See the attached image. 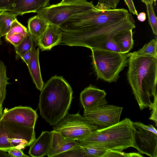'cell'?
I'll use <instances>...</instances> for the list:
<instances>
[{
  "instance_id": "6da1fadb",
  "label": "cell",
  "mask_w": 157,
  "mask_h": 157,
  "mask_svg": "<svg viewBox=\"0 0 157 157\" xmlns=\"http://www.w3.org/2000/svg\"><path fill=\"white\" fill-rule=\"evenodd\" d=\"M59 27L62 31L61 43L63 44L104 49L108 42L136 26L126 9H112L98 3L93 8L69 17Z\"/></svg>"
},
{
  "instance_id": "7a4b0ae2",
  "label": "cell",
  "mask_w": 157,
  "mask_h": 157,
  "mask_svg": "<svg viewBox=\"0 0 157 157\" xmlns=\"http://www.w3.org/2000/svg\"><path fill=\"white\" fill-rule=\"evenodd\" d=\"M127 55L128 80L142 110L149 107L152 103L151 98L157 93V58L136 51Z\"/></svg>"
},
{
  "instance_id": "3957f363",
  "label": "cell",
  "mask_w": 157,
  "mask_h": 157,
  "mask_svg": "<svg viewBox=\"0 0 157 157\" xmlns=\"http://www.w3.org/2000/svg\"><path fill=\"white\" fill-rule=\"evenodd\" d=\"M40 91L38 104L40 114L50 125L55 126L68 113L72 99V88L62 77L55 75Z\"/></svg>"
},
{
  "instance_id": "277c9868",
  "label": "cell",
  "mask_w": 157,
  "mask_h": 157,
  "mask_svg": "<svg viewBox=\"0 0 157 157\" xmlns=\"http://www.w3.org/2000/svg\"><path fill=\"white\" fill-rule=\"evenodd\" d=\"M133 122L126 118L106 128L97 129L78 141L107 150L123 151L134 147Z\"/></svg>"
},
{
  "instance_id": "5b68a950",
  "label": "cell",
  "mask_w": 157,
  "mask_h": 157,
  "mask_svg": "<svg viewBox=\"0 0 157 157\" xmlns=\"http://www.w3.org/2000/svg\"><path fill=\"white\" fill-rule=\"evenodd\" d=\"M92 64L98 79L116 82L128 64L127 54L109 50L92 49Z\"/></svg>"
},
{
  "instance_id": "8992f818",
  "label": "cell",
  "mask_w": 157,
  "mask_h": 157,
  "mask_svg": "<svg viewBox=\"0 0 157 157\" xmlns=\"http://www.w3.org/2000/svg\"><path fill=\"white\" fill-rule=\"evenodd\" d=\"M35 139L34 128L0 119V151L7 152L14 147L22 149Z\"/></svg>"
},
{
  "instance_id": "52a82bcc",
  "label": "cell",
  "mask_w": 157,
  "mask_h": 157,
  "mask_svg": "<svg viewBox=\"0 0 157 157\" xmlns=\"http://www.w3.org/2000/svg\"><path fill=\"white\" fill-rule=\"evenodd\" d=\"M94 6L92 1H80L75 2L50 5L38 11L40 16L49 24L58 27L72 16L90 9Z\"/></svg>"
},
{
  "instance_id": "ba28073f",
  "label": "cell",
  "mask_w": 157,
  "mask_h": 157,
  "mask_svg": "<svg viewBox=\"0 0 157 157\" xmlns=\"http://www.w3.org/2000/svg\"><path fill=\"white\" fill-rule=\"evenodd\" d=\"M97 129V126L89 122L79 113H67L53 128L54 130L65 139L76 141Z\"/></svg>"
},
{
  "instance_id": "9c48e42d",
  "label": "cell",
  "mask_w": 157,
  "mask_h": 157,
  "mask_svg": "<svg viewBox=\"0 0 157 157\" xmlns=\"http://www.w3.org/2000/svg\"><path fill=\"white\" fill-rule=\"evenodd\" d=\"M134 148L140 153L157 157V131L152 125L133 122Z\"/></svg>"
},
{
  "instance_id": "30bf717a",
  "label": "cell",
  "mask_w": 157,
  "mask_h": 157,
  "mask_svg": "<svg viewBox=\"0 0 157 157\" xmlns=\"http://www.w3.org/2000/svg\"><path fill=\"white\" fill-rule=\"evenodd\" d=\"M123 108L112 105H105L94 110L84 111L83 117L98 128L112 126L120 121Z\"/></svg>"
},
{
  "instance_id": "8fae6325",
  "label": "cell",
  "mask_w": 157,
  "mask_h": 157,
  "mask_svg": "<svg viewBox=\"0 0 157 157\" xmlns=\"http://www.w3.org/2000/svg\"><path fill=\"white\" fill-rule=\"evenodd\" d=\"M37 117L36 111L31 108L19 106L5 110L2 118L22 126L34 128Z\"/></svg>"
},
{
  "instance_id": "7c38bea8",
  "label": "cell",
  "mask_w": 157,
  "mask_h": 157,
  "mask_svg": "<svg viewBox=\"0 0 157 157\" xmlns=\"http://www.w3.org/2000/svg\"><path fill=\"white\" fill-rule=\"evenodd\" d=\"M106 93L103 90L90 84L85 88L80 94V100L84 111L97 109L108 104Z\"/></svg>"
},
{
  "instance_id": "4fadbf2b",
  "label": "cell",
  "mask_w": 157,
  "mask_h": 157,
  "mask_svg": "<svg viewBox=\"0 0 157 157\" xmlns=\"http://www.w3.org/2000/svg\"><path fill=\"white\" fill-rule=\"evenodd\" d=\"M50 0H15L12 7L8 11L16 16L26 13H37L50 5Z\"/></svg>"
},
{
  "instance_id": "5bb4252c",
  "label": "cell",
  "mask_w": 157,
  "mask_h": 157,
  "mask_svg": "<svg viewBox=\"0 0 157 157\" xmlns=\"http://www.w3.org/2000/svg\"><path fill=\"white\" fill-rule=\"evenodd\" d=\"M62 31L56 25L49 24L40 37L37 44L42 51L50 50L61 42Z\"/></svg>"
},
{
  "instance_id": "9a60e30c",
  "label": "cell",
  "mask_w": 157,
  "mask_h": 157,
  "mask_svg": "<svg viewBox=\"0 0 157 157\" xmlns=\"http://www.w3.org/2000/svg\"><path fill=\"white\" fill-rule=\"evenodd\" d=\"M51 132L52 138L50 149L47 155L48 157H56L78 144L77 141L67 140L54 130Z\"/></svg>"
},
{
  "instance_id": "2e32d148",
  "label": "cell",
  "mask_w": 157,
  "mask_h": 157,
  "mask_svg": "<svg viewBox=\"0 0 157 157\" xmlns=\"http://www.w3.org/2000/svg\"><path fill=\"white\" fill-rule=\"evenodd\" d=\"M52 138L51 132H42L37 139L30 145L29 153L33 157H41L48 155L49 151Z\"/></svg>"
},
{
  "instance_id": "e0dca14e",
  "label": "cell",
  "mask_w": 157,
  "mask_h": 157,
  "mask_svg": "<svg viewBox=\"0 0 157 157\" xmlns=\"http://www.w3.org/2000/svg\"><path fill=\"white\" fill-rule=\"evenodd\" d=\"M39 49L35 48L34 44L31 48V58L27 66L30 75L36 88L41 91L44 85L39 61Z\"/></svg>"
},
{
  "instance_id": "ac0fdd59",
  "label": "cell",
  "mask_w": 157,
  "mask_h": 157,
  "mask_svg": "<svg viewBox=\"0 0 157 157\" xmlns=\"http://www.w3.org/2000/svg\"><path fill=\"white\" fill-rule=\"evenodd\" d=\"M48 24L47 21L37 14L29 19L28 31L36 44H37L39 39L46 29Z\"/></svg>"
},
{
  "instance_id": "d6986e66",
  "label": "cell",
  "mask_w": 157,
  "mask_h": 157,
  "mask_svg": "<svg viewBox=\"0 0 157 157\" xmlns=\"http://www.w3.org/2000/svg\"><path fill=\"white\" fill-rule=\"evenodd\" d=\"M132 30L124 31L118 35L114 38L122 53L127 54L133 48L134 40Z\"/></svg>"
},
{
  "instance_id": "ffe728a7",
  "label": "cell",
  "mask_w": 157,
  "mask_h": 157,
  "mask_svg": "<svg viewBox=\"0 0 157 157\" xmlns=\"http://www.w3.org/2000/svg\"><path fill=\"white\" fill-rule=\"evenodd\" d=\"M0 12V35L2 37L7 34L13 22L17 19V16L8 11Z\"/></svg>"
},
{
  "instance_id": "44dd1931",
  "label": "cell",
  "mask_w": 157,
  "mask_h": 157,
  "mask_svg": "<svg viewBox=\"0 0 157 157\" xmlns=\"http://www.w3.org/2000/svg\"><path fill=\"white\" fill-rule=\"evenodd\" d=\"M7 76L6 67L0 59V107L2 106L6 94V87L9 83Z\"/></svg>"
},
{
  "instance_id": "7402d4cb",
  "label": "cell",
  "mask_w": 157,
  "mask_h": 157,
  "mask_svg": "<svg viewBox=\"0 0 157 157\" xmlns=\"http://www.w3.org/2000/svg\"><path fill=\"white\" fill-rule=\"evenodd\" d=\"M34 41L28 31L21 43L17 46L14 47L17 58L22 56L25 53L31 50Z\"/></svg>"
},
{
  "instance_id": "603a6c76",
  "label": "cell",
  "mask_w": 157,
  "mask_h": 157,
  "mask_svg": "<svg viewBox=\"0 0 157 157\" xmlns=\"http://www.w3.org/2000/svg\"><path fill=\"white\" fill-rule=\"evenodd\" d=\"M78 142L87 157H103L108 151L104 148Z\"/></svg>"
},
{
  "instance_id": "cb8c5ba5",
  "label": "cell",
  "mask_w": 157,
  "mask_h": 157,
  "mask_svg": "<svg viewBox=\"0 0 157 157\" xmlns=\"http://www.w3.org/2000/svg\"><path fill=\"white\" fill-rule=\"evenodd\" d=\"M157 41L156 37L155 39L151 40L136 52L140 55L150 56L157 58Z\"/></svg>"
},
{
  "instance_id": "d4e9b609",
  "label": "cell",
  "mask_w": 157,
  "mask_h": 157,
  "mask_svg": "<svg viewBox=\"0 0 157 157\" xmlns=\"http://www.w3.org/2000/svg\"><path fill=\"white\" fill-rule=\"evenodd\" d=\"M146 6L148 22L152 29L153 34L157 35V18L155 14L153 3L145 4Z\"/></svg>"
},
{
  "instance_id": "484cf974",
  "label": "cell",
  "mask_w": 157,
  "mask_h": 157,
  "mask_svg": "<svg viewBox=\"0 0 157 157\" xmlns=\"http://www.w3.org/2000/svg\"><path fill=\"white\" fill-rule=\"evenodd\" d=\"M28 33L27 28L16 19L13 22L10 28L6 35L19 34L25 36Z\"/></svg>"
},
{
  "instance_id": "4316f807",
  "label": "cell",
  "mask_w": 157,
  "mask_h": 157,
  "mask_svg": "<svg viewBox=\"0 0 157 157\" xmlns=\"http://www.w3.org/2000/svg\"><path fill=\"white\" fill-rule=\"evenodd\" d=\"M142 157L144 156L138 152L125 153L122 151L108 150L103 157Z\"/></svg>"
},
{
  "instance_id": "83f0119b",
  "label": "cell",
  "mask_w": 157,
  "mask_h": 157,
  "mask_svg": "<svg viewBox=\"0 0 157 157\" xmlns=\"http://www.w3.org/2000/svg\"><path fill=\"white\" fill-rule=\"evenodd\" d=\"M56 157H87V156L84 153L81 146L78 143V145L76 147L58 155Z\"/></svg>"
},
{
  "instance_id": "f1b7e54d",
  "label": "cell",
  "mask_w": 157,
  "mask_h": 157,
  "mask_svg": "<svg viewBox=\"0 0 157 157\" xmlns=\"http://www.w3.org/2000/svg\"><path fill=\"white\" fill-rule=\"evenodd\" d=\"M25 36L19 34L5 35V39L16 47L22 41Z\"/></svg>"
},
{
  "instance_id": "f546056e",
  "label": "cell",
  "mask_w": 157,
  "mask_h": 157,
  "mask_svg": "<svg viewBox=\"0 0 157 157\" xmlns=\"http://www.w3.org/2000/svg\"><path fill=\"white\" fill-rule=\"evenodd\" d=\"M154 100L153 102L149 107V109L151 110V115L149 119L155 123V126L157 125V93L153 96Z\"/></svg>"
},
{
  "instance_id": "4dcf8cb0",
  "label": "cell",
  "mask_w": 157,
  "mask_h": 157,
  "mask_svg": "<svg viewBox=\"0 0 157 157\" xmlns=\"http://www.w3.org/2000/svg\"><path fill=\"white\" fill-rule=\"evenodd\" d=\"M7 152L8 153L9 156L11 157H29L24 154L21 149L17 147H12L8 150Z\"/></svg>"
},
{
  "instance_id": "1f68e13d",
  "label": "cell",
  "mask_w": 157,
  "mask_h": 157,
  "mask_svg": "<svg viewBox=\"0 0 157 157\" xmlns=\"http://www.w3.org/2000/svg\"><path fill=\"white\" fill-rule=\"evenodd\" d=\"M15 0H0V12L7 11L11 8Z\"/></svg>"
},
{
  "instance_id": "d6a6232c",
  "label": "cell",
  "mask_w": 157,
  "mask_h": 157,
  "mask_svg": "<svg viewBox=\"0 0 157 157\" xmlns=\"http://www.w3.org/2000/svg\"><path fill=\"white\" fill-rule=\"evenodd\" d=\"M120 0H98V3L106 5L112 9H116Z\"/></svg>"
},
{
  "instance_id": "836d02e7",
  "label": "cell",
  "mask_w": 157,
  "mask_h": 157,
  "mask_svg": "<svg viewBox=\"0 0 157 157\" xmlns=\"http://www.w3.org/2000/svg\"><path fill=\"white\" fill-rule=\"evenodd\" d=\"M128 8L130 13L134 15H137L138 13L134 6L132 0H124Z\"/></svg>"
},
{
  "instance_id": "e575fe53",
  "label": "cell",
  "mask_w": 157,
  "mask_h": 157,
  "mask_svg": "<svg viewBox=\"0 0 157 157\" xmlns=\"http://www.w3.org/2000/svg\"><path fill=\"white\" fill-rule=\"evenodd\" d=\"M31 56V49L25 53L20 58L28 65Z\"/></svg>"
},
{
  "instance_id": "d590c367",
  "label": "cell",
  "mask_w": 157,
  "mask_h": 157,
  "mask_svg": "<svg viewBox=\"0 0 157 157\" xmlns=\"http://www.w3.org/2000/svg\"><path fill=\"white\" fill-rule=\"evenodd\" d=\"M138 20L141 22L144 21L146 19V14L144 12H142L138 14L137 15Z\"/></svg>"
},
{
  "instance_id": "8d00e7d4",
  "label": "cell",
  "mask_w": 157,
  "mask_h": 157,
  "mask_svg": "<svg viewBox=\"0 0 157 157\" xmlns=\"http://www.w3.org/2000/svg\"><path fill=\"white\" fill-rule=\"evenodd\" d=\"M87 0H62L59 2L60 4L68 3L80 1H85Z\"/></svg>"
},
{
  "instance_id": "74e56055",
  "label": "cell",
  "mask_w": 157,
  "mask_h": 157,
  "mask_svg": "<svg viewBox=\"0 0 157 157\" xmlns=\"http://www.w3.org/2000/svg\"><path fill=\"white\" fill-rule=\"evenodd\" d=\"M142 2L144 3L145 4L148 3H153V0H141Z\"/></svg>"
},
{
  "instance_id": "f35d334b",
  "label": "cell",
  "mask_w": 157,
  "mask_h": 157,
  "mask_svg": "<svg viewBox=\"0 0 157 157\" xmlns=\"http://www.w3.org/2000/svg\"><path fill=\"white\" fill-rule=\"evenodd\" d=\"M3 108L2 106H1L0 107V119L2 117V114H3Z\"/></svg>"
},
{
  "instance_id": "ab89813d",
  "label": "cell",
  "mask_w": 157,
  "mask_h": 157,
  "mask_svg": "<svg viewBox=\"0 0 157 157\" xmlns=\"http://www.w3.org/2000/svg\"><path fill=\"white\" fill-rule=\"evenodd\" d=\"M153 1L155 2V5L156 0H153Z\"/></svg>"
},
{
  "instance_id": "60d3db41",
  "label": "cell",
  "mask_w": 157,
  "mask_h": 157,
  "mask_svg": "<svg viewBox=\"0 0 157 157\" xmlns=\"http://www.w3.org/2000/svg\"><path fill=\"white\" fill-rule=\"evenodd\" d=\"M1 37L0 35V45L1 44Z\"/></svg>"
}]
</instances>
